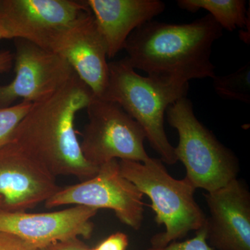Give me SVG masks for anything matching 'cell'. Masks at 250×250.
Masks as SVG:
<instances>
[{
    "mask_svg": "<svg viewBox=\"0 0 250 250\" xmlns=\"http://www.w3.org/2000/svg\"><path fill=\"white\" fill-rule=\"evenodd\" d=\"M48 50L65 59L95 97L104 98L109 76L107 49L91 13L56 34Z\"/></svg>",
    "mask_w": 250,
    "mask_h": 250,
    "instance_id": "30bf717a",
    "label": "cell"
},
{
    "mask_svg": "<svg viewBox=\"0 0 250 250\" xmlns=\"http://www.w3.org/2000/svg\"><path fill=\"white\" fill-rule=\"evenodd\" d=\"M85 109L88 121L80 146L91 165L99 167L114 159L144 163L150 158L144 131L118 104L94 95Z\"/></svg>",
    "mask_w": 250,
    "mask_h": 250,
    "instance_id": "8992f818",
    "label": "cell"
},
{
    "mask_svg": "<svg viewBox=\"0 0 250 250\" xmlns=\"http://www.w3.org/2000/svg\"><path fill=\"white\" fill-rule=\"evenodd\" d=\"M14 62V55L10 51L0 52V72L9 71Z\"/></svg>",
    "mask_w": 250,
    "mask_h": 250,
    "instance_id": "7402d4cb",
    "label": "cell"
},
{
    "mask_svg": "<svg viewBox=\"0 0 250 250\" xmlns=\"http://www.w3.org/2000/svg\"><path fill=\"white\" fill-rule=\"evenodd\" d=\"M15 77L0 85V108L9 107L18 100L33 104L52 96L75 74L58 54L30 41L16 39Z\"/></svg>",
    "mask_w": 250,
    "mask_h": 250,
    "instance_id": "ba28073f",
    "label": "cell"
},
{
    "mask_svg": "<svg viewBox=\"0 0 250 250\" xmlns=\"http://www.w3.org/2000/svg\"><path fill=\"white\" fill-rule=\"evenodd\" d=\"M210 215L207 240L218 250H250V193L241 181L233 179L205 194Z\"/></svg>",
    "mask_w": 250,
    "mask_h": 250,
    "instance_id": "4fadbf2b",
    "label": "cell"
},
{
    "mask_svg": "<svg viewBox=\"0 0 250 250\" xmlns=\"http://www.w3.org/2000/svg\"><path fill=\"white\" fill-rule=\"evenodd\" d=\"M56 177L12 142L0 148V209L26 212L60 190Z\"/></svg>",
    "mask_w": 250,
    "mask_h": 250,
    "instance_id": "8fae6325",
    "label": "cell"
},
{
    "mask_svg": "<svg viewBox=\"0 0 250 250\" xmlns=\"http://www.w3.org/2000/svg\"><path fill=\"white\" fill-rule=\"evenodd\" d=\"M0 250H40L22 238L0 231Z\"/></svg>",
    "mask_w": 250,
    "mask_h": 250,
    "instance_id": "d6986e66",
    "label": "cell"
},
{
    "mask_svg": "<svg viewBox=\"0 0 250 250\" xmlns=\"http://www.w3.org/2000/svg\"><path fill=\"white\" fill-rule=\"evenodd\" d=\"M1 203H2V198L0 197V207H1Z\"/></svg>",
    "mask_w": 250,
    "mask_h": 250,
    "instance_id": "cb8c5ba5",
    "label": "cell"
},
{
    "mask_svg": "<svg viewBox=\"0 0 250 250\" xmlns=\"http://www.w3.org/2000/svg\"><path fill=\"white\" fill-rule=\"evenodd\" d=\"M147 250H214L208 245L207 240L205 227L199 231L191 239L182 242L174 241L161 248L152 247Z\"/></svg>",
    "mask_w": 250,
    "mask_h": 250,
    "instance_id": "ac0fdd59",
    "label": "cell"
},
{
    "mask_svg": "<svg viewBox=\"0 0 250 250\" xmlns=\"http://www.w3.org/2000/svg\"><path fill=\"white\" fill-rule=\"evenodd\" d=\"M2 39H6V34L4 32V31L0 28V40H2Z\"/></svg>",
    "mask_w": 250,
    "mask_h": 250,
    "instance_id": "603a6c76",
    "label": "cell"
},
{
    "mask_svg": "<svg viewBox=\"0 0 250 250\" xmlns=\"http://www.w3.org/2000/svg\"><path fill=\"white\" fill-rule=\"evenodd\" d=\"M88 250H97L96 248H94V249H89V248H88Z\"/></svg>",
    "mask_w": 250,
    "mask_h": 250,
    "instance_id": "d4e9b609",
    "label": "cell"
},
{
    "mask_svg": "<svg viewBox=\"0 0 250 250\" xmlns=\"http://www.w3.org/2000/svg\"><path fill=\"white\" fill-rule=\"evenodd\" d=\"M93 96L89 87L74 74L52 96L33 104L11 142L55 177L72 176L81 182L91 178L99 167L89 164L83 155L75 120Z\"/></svg>",
    "mask_w": 250,
    "mask_h": 250,
    "instance_id": "6da1fadb",
    "label": "cell"
},
{
    "mask_svg": "<svg viewBox=\"0 0 250 250\" xmlns=\"http://www.w3.org/2000/svg\"><path fill=\"white\" fill-rule=\"evenodd\" d=\"M103 36L108 59L124 48L130 34L162 14L166 4L160 0H85Z\"/></svg>",
    "mask_w": 250,
    "mask_h": 250,
    "instance_id": "5bb4252c",
    "label": "cell"
},
{
    "mask_svg": "<svg viewBox=\"0 0 250 250\" xmlns=\"http://www.w3.org/2000/svg\"><path fill=\"white\" fill-rule=\"evenodd\" d=\"M89 12L85 1L0 0V28L7 39H24L48 49L56 34Z\"/></svg>",
    "mask_w": 250,
    "mask_h": 250,
    "instance_id": "9c48e42d",
    "label": "cell"
},
{
    "mask_svg": "<svg viewBox=\"0 0 250 250\" xmlns=\"http://www.w3.org/2000/svg\"><path fill=\"white\" fill-rule=\"evenodd\" d=\"M32 105L22 101L9 107L0 108V148L11 142L18 125Z\"/></svg>",
    "mask_w": 250,
    "mask_h": 250,
    "instance_id": "e0dca14e",
    "label": "cell"
},
{
    "mask_svg": "<svg viewBox=\"0 0 250 250\" xmlns=\"http://www.w3.org/2000/svg\"><path fill=\"white\" fill-rule=\"evenodd\" d=\"M129 244L128 236L124 233H113L97 246V250H126Z\"/></svg>",
    "mask_w": 250,
    "mask_h": 250,
    "instance_id": "ffe728a7",
    "label": "cell"
},
{
    "mask_svg": "<svg viewBox=\"0 0 250 250\" xmlns=\"http://www.w3.org/2000/svg\"><path fill=\"white\" fill-rule=\"evenodd\" d=\"M143 194L123 177L119 161L114 159L99 167L93 177L75 185L62 187L45 202L46 208L73 205L113 210L120 221L139 230L144 219Z\"/></svg>",
    "mask_w": 250,
    "mask_h": 250,
    "instance_id": "52a82bcc",
    "label": "cell"
},
{
    "mask_svg": "<svg viewBox=\"0 0 250 250\" xmlns=\"http://www.w3.org/2000/svg\"><path fill=\"white\" fill-rule=\"evenodd\" d=\"M163 163L151 157L144 163L119 161L123 177L149 197L156 223L165 226V231L151 238L152 247L156 248L199 231L207 223V217L194 197L196 189L185 178H173Z\"/></svg>",
    "mask_w": 250,
    "mask_h": 250,
    "instance_id": "277c9868",
    "label": "cell"
},
{
    "mask_svg": "<svg viewBox=\"0 0 250 250\" xmlns=\"http://www.w3.org/2000/svg\"><path fill=\"white\" fill-rule=\"evenodd\" d=\"M223 28L210 14L187 24L151 21L135 29L124 48L130 65L148 76L188 83L213 78L212 47L223 36Z\"/></svg>",
    "mask_w": 250,
    "mask_h": 250,
    "instance_id": "7a4b0ae2",
    "label": "cell"
},
{
    "mask_svg": "<svg viewBox=\"0 0 250 250\" xmlns=\"http://www.w3.org/2000/svg\"><path fill=\"white\" fill-rule=\"evenodd\" d=\"M88 248L79 238L59 242L40 250H88Z\"/></svg>",
    "mask_w": 250,
    "mask_h": 250,
    "instance_id": "44dd1931",
    "label": "cell"
},
{
    "mask_svg": "<svg viewBox=\"0 0 250 250\" xmlns=\"http://www.w3.org/2000/svg\"><path fill=\"white\" fill-rule=\"evenodd\" d=\"M166 114L167 123L179 135L177 161L183 164L184 178L192 187L213 192L237 178L240 167L236 156L199 121L189 99H179Z\"/></svg>",
    "mask_w": 250,
    "mask_h": 250,
    "instance_id": "5b68a950",
    "label": "cell"
},
{
    "mask_svg": "<svg viewBox=\"0 0 250 250\" xmlns=\"http://www.w3.org/2000/svg\"><path fill=\"white\" fill-rule=\"evenodd\" d=\"M98 210L84 206L41 213L0 209V231L19 237L39 250L79 237L88 239L94 229L91 220Z\"/></svg>",
    "mask_w": 250,
    "mask_h": 250,
    "instance_id": "7c38bea8",
    "label": "cell"
},
{
    "mask_svg": "<svg viewBox=\"0 0 250 250\" xmlns=\"http://www.w3.org/2000/svg\"><path fill=\"white\" fill-rule=\"evenodd\" d=\"M177 5L191 13L207 10L223 29L229 31L243 29L250 24V10L248 14L245 0H178Z\"/></svg>",
    "mask_w": 250,
    "mask_h": 250,
    "instance_id": "9a60e30c",
    "label": "cell"
},
{
    "mask_svg": "<svg viewBox=\"0 0 250 250\" xmlns=\"http://www.w3.org/2000/svg\"><path fill=\"white\" fill-rule=\"evenodd\" d=\"M108 83L104 99L114 102L137 122L146 139L168 165L177 162L175 147L164 128L167 108L187 97L189 83H181L136 73L125 58L108 62Z\"/></svg>",
    "mask_w": 250,
    "mask_h": 250,
    "instance_id": "3957f363",
    "label": "cell"
},
{
    "mask_svg": "<svg viewBox=\"0 0 250 250\" xmlns=\"http://www.w3.org/2000/svg\"><path fill=\"white\" fill-rule=\"evenodd\" d=\"M215 93L222 99L250 103V63L228 75L212 78Z\"/></svg>",
    "mask_w": 250,
    "mask_h": 250,
    "instance_id": "2e32d148",
    "label": "cell"
}]
</instances>
